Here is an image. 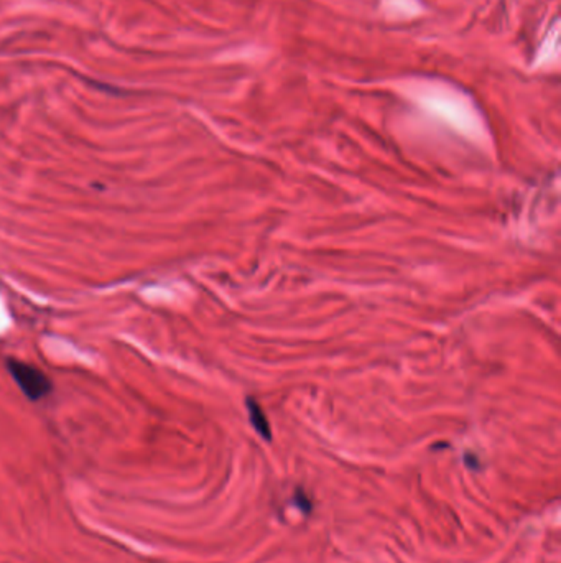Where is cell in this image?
Here are the masks:
<instances>
[{
    "label": "cell",
    "mask_w": 561,
    "mask_h": 563,
    "mask_svg": "<svg viewBox=\"0 0 561 563\" xmlns=\"http://www.w3.org/2000/svg\"><path fill=\"white\" fill-rule=\"evenodd\" d=\"M247 405H249V412H250V420H252L255 430H257V432L262 435L266 440H270L272 438L270 427H268V422H267L266 415H263L262 409H260V405L255 404L252 399H249Z\"/></svg>",
    "instance_id": "cell-2"
},
{
    "label": "cell",
    "mask_w": 561,
    "mask_h": 563,
    "mask_svg": "<svg viewBox=\"0 0 561 563\" xmlns=\"http://www.w3.org/2000/svg\"><path fill=\"white\" fill-rule=\"evenodd\" d=\"M7 369L8 373L12 374L13 381L18 384L20 391L24 392L30 400L33 402L42 400L43 397L48 396V393H52L53 391L52 381L45 375V373L36 369L35 366L22 363V361L17 359H8Z\"/></svg>",
    "instance_id": "cell-1"
},
{
    "label": "cell",
    "mask_w": 561,
    "mask_h": 563,
    "mask_svg": "<svg viewBox=\"0 0 561 563\" xmlns=\"http://www.w3.org/2000/svg\"><path fill=\"white\" fill-rule=\"evenodd\" d=\"M295 501H296V506L300 507V509H302L305 514H309V512L313 511V504H312V501H309V497L307 496V494H305V491L303 489H296L295 491Z\"/></svg>",
    "instance_id": "cell-3"
}]
</instances>
